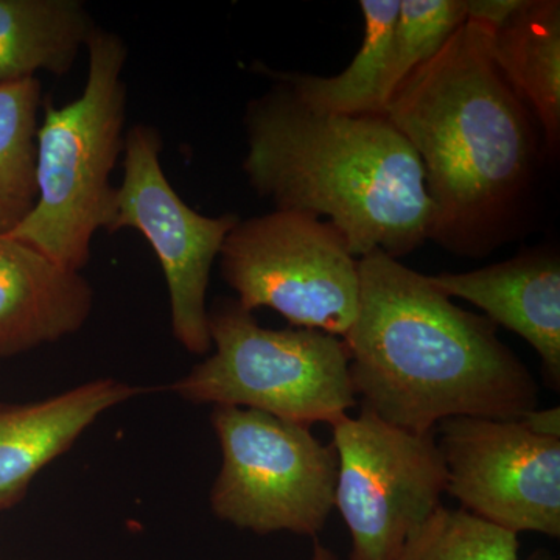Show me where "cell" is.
<instances>
[{"label":"cell","mask_w":560,"mask_h":560,"mask_svg":"<svg viewBox=\"0 0 560 560\" xmlns=\"http://www.w3.org/2000/svg\"><path fill=\"white\" fill-rule=\"evenodd\" d=\"M145 393L105 377L57 396L0 405V511L18 506L40 470L75 445L106 411Z\"/></svg>","instance_id":"cell-12"},{"label":"cell","mask_w":560,"mask_h":560,"mask_svg":"<svg viewBox=\"0 0 560 560\" xmlns=\"http://www.w3.org/2000/svg\"><path fill=\"white\" fill-rule=\"evenodd\" d=\"M448 298L477 305L495 326L506 327L539 355L551 389L560 388V259L534 248L469 272L430 276Z\"/></svg>","instance_id":"cell-11"},{"label":"cell","mask_w":560,"mask_h":560,"mask_svg":"<svg viewBox=\"0 0 560 560\" xmlns=\"http://www.w3.org/2000/svg\"><path fill=\"white\" fill-rule=\"evenodd\" d=\"M522 3L523 0H464L466 21L480 22L495 31L521 9Z\"/></svg>","instance_id":"cell-20"},{"label":"cell","mask_w":560,"mask_h":560,"mask_svg":"<svg viewBox=\"0 0 560 560\" xmlns=\"http://www.w3.org/2000/svg\"><path fill=\"white\" fill-rule=\"evenodd\" d=\"M388 560H521L517 534L440 506Z\"/></svg>","instance_id":"cell-18"},{"label":"cell","mask_w":560,"mask_h":560,"mask_svg":"<svg viewBox=\"0 0 560 560\" xmlns=\"http://www.w3.org/2000/svg\"><path fill=\"white\" fill-rule=\"evenodd\" d=\"M94 28L80 0H0V86L66 75Z\"/></svg>","instance_id":"cell-15"},{"label":"cell","mask_w":560,"mask_h":560,"mask_svg":"<svg viewBox=\"0 0 560 560\" xmlns=\"http://www.w3.org/2000/svg\"><path fill=\"white\" fill-rule=\"evenodd\" d=\"M364 36L359 54L334 77L275 72L305 105L326 113L383 114L388 103V72L400 0H361Z\"/></svg>","instance_id":"cell-16"},{"label":"cell","mask_w":560,"mask_h":560,"mask_svg":"<svg viewBox=\"0 0 560 560\" xmlns=\"http://www.w3.org/2000/svg\"><path fill=\"white\" fill-rule=\"evenodd\" d=\"M359 271V313L342 341L361 408L429 433L445 419H521L539 407L536 378L492 320L381 249Z\"/></svg>","instance_id":"cell-2"},{"label":"cell","mask_w":560,"mask_h":560,"mask_svg":"<svg viewBox=\"0 0 560 560\" xmlns=\"http://www.w3.org/2000/svg\"><path fill=\"white\" fill-rule=\"evenodd\" d=\"M43 105L38 79L0 86V235L16 230L35 208L36 132Z\"/></svg>","instance_id":"cell-17"},{"label":"cell","mask_w":560,"mask_h":560,"mask_svg":"<svg viewBox=\"0 0 560 560\" xmlns=\"http://www.w3.org/2000/svg\"><path fill=\"white\" fill-rule=\"evenodd\" d=\"M88 75L75 101L46 102L36 132L35 208L10 232L33 249L81 272L92 242L116 215L110 175L124 154L128 50L117 33L95 25L86 43Z\"/></svg>","instance_id":"cell-4"},{"label":"cell","mask_w":560,"mask_h":560,"mask_svg":"<svg viewBox=\"0 0 560 560\" xmlns=\"http://www.w3.org/2000/svg\"><path fill=\"white\" fill-rule=\"evenodd\" d=\"M308 560H340L338 556L335 555L330 548H327L326 545L320 544V541L315 540L313 544V550L311 559Z\"/></svg>","instance_id":"cell-22"},{"label":"cell","mask_w":560,"mask_h":560,"mask_svg":"<svg viewBox=\"0 0 560 560\" xmlns=\"http://www.w3.org/2000/svg\"><path fill=\"white\" fill-rule=\"evenodd\" d=\"M245 128L249 186L276 209L327 217L357 259L399 260L429 241L422 162L383 114L315 109L278 80L249 103Z\"/></svg>","instance_id":"cell-3"},{"label":"cell","mask_w":560,"mask_h":560,"mask_svg":"<svg viewBox=\"0 0 560 560\" xmlns=\"http://www.w3.org/2000/svg\"><path fill=\"white\" fill-rule=\"evenodd\" d=\"M213 353L168 386L195 405L256 410L312 427L334 425L357 405L342 338L313 329H268L237 300L209 311Z\"/></svg>","instance_id":"cell-5"},{"label":"cell","mask_w":560,"mask_h":560,"mask_svg":"<svg viewBox=\"0 0 560 560\" xmlns=\"http://www.w3.org/2000/svg\"><path fill=\"white\" fill-rule=\"evenodd\" d=\"M162 138L153 125L136 124L125 135L124 178L108 234L135 230L160 260L168 296L172 331L187 352L212 349L208 298L210 271L238 215H201L173 189L161 164Z\"/></svg>","instance_id":"cell-9"},{"label":"cell","mask_w":560,"mask_h":560,"mask_svg":"<svg viewBox=\"0 0 560 560\" xmlns=\"http://www.w3.org/2000/svg\"><path fill=\"white\" fill-rule=\"evenodd\" d=\"M221 469L210 510L221 522L260 536L316 537L335 508L338 456L311 427L256 410L213 407Z\"/></svg>","instance_id":"cell-6"},{"label":"cell","mask_w":560,"mask_h":560,"mask_svg":"<svg viewBox=\"0 0 560 560\" xmlns=\"http://www.w3.org/2000/svg\"><path fill=\"white\" fill-rule=\"evenodd\" d=\"M94 298L81 272L0 235V359L75 335L91 318Z\"/></svg>","instance_id":"cell-13"},{"label":"cell","mask_w":560,"mask_h":560,"mask_svg":"<svg viewBox=\"0 0 560 560\" xmlns=\"http://www.w3.org/2000/svg\"><path fill=\"white\" fill-rule=\"evenodd\" d=\"M490 51L539 124L555 153L560 140V2L523 0L521 9L490 33Z\"/></svg>","instance_id":"cell-14"},{"label":"cell","mask_w":560,"mask_h":560,"mask_svg":"<svg viewBox=\"0 0 560 560\" xmlns=\"http://www.w3.org/2000/svg\"><path fill=\"white\" fill-rule=\"evenodd\" d=\"M492 31L464 21L383 110L422 162L429 241L467 257L514 231L541 161L539 124L493 60Z\"/></svg>","instance_id":"cell-1"},{"label":"cell","mask_w":560,"mask_h":560,"mask_svg":"<svg viewBox=\"0 0 560 560\" xmlns=\"http://www.w3.org/2000/svg\"><path fill=\"white\" fill-rule=\"evenodd\" d=\"M330 427L335 508L352 540L349 560H388L442 506L447 469L436 431L400 429L364 408Z\"/></svg>","instance_id":"cell-8"},{"label":"cell","mask_w":560,"mask_h":560,"mask_svg":"<svg viewBox=\"0 0 560 560\" xmlns=\"http://www.w3.org/2000/svg\"><path fill=\"white\" fill-rule=\"evenodd\" d=\"M220 267L243 308H271L302 329L342 338L359 313V259L334 224L311 213L275 209L241 219Z\"/></svg>","instance_id":"cell-7"},{"label":"cell","mask_w":560,"mask_h":560,"mask_svg":"<svg viewBox=\"0 0 560 560\" xmlns=\"http://www.w3.org/2000/svg\"><path fill=\"white\" fill-rule=\"evenodd\" d=\"M445 493L460 510L510 533L560 536V440L521 419L451 418L436 427Z\"/></svg>","instance_id":"cell-10"},{"label":"cell","mask_w":560,"mask_h":560,"mask_svg":"<svg viewBox=\"0 0 560 560\" xmlns=\"http://www.w3.org/2000/svg\"><path fill=\"white\" fill-rule=\"evenodd\" d=\"M521 422L533 433L544 438L560 440V408L552 407L547 410H540L539 407L533 411L526 412L521 418Z\"/></svg>","instance_id":"cell-21"},{"label":"cell","mask_w":560,"mask_h":560,"mask_svg":"<svg viewBox=\"0 0 560 560\" xmlns=\"http://www.w3.org/2000/svg\"><path fill=\"white\" fill-rule=\"evenodd\" d=\"M464 21V0H400L390 49L388 102L401 81L431 60Z\"/></svg>","instance_id":"cell-19"}]
</instances>
